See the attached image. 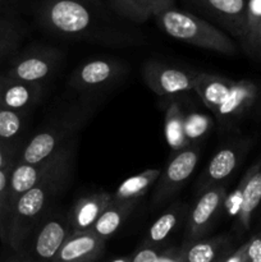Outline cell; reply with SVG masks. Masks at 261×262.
Masks as SVG:
<instances>
[{"instance_id":"1","label":"cell","mask_w":261,"mask_h":262,"mask_svg":"<svg viewBox=\"0 0 261 262\" xmlns=\"http://www.w3.org/2000/svg\"><path fill=\"white\" fill-rule=\"evenodd\" d=\"M73 163L74 154H72L50 176L15 201L10 214L5 241V246L9 251L19 253L33 230L53 210L55 200L68 186Z\"/></svg>"},{"instance_id":"2","label":"cell","mask_w":261,"mask_h":262,"mask_svg":"<svg viewBox=\"0 0 261 262\" xmlns=\"http://www.w3.org/2000/svg\"><path fill=\"white\" fill-rule=\"evenodd\" d=\"M37 15L46 31L61 37H89L102 22L95 0H44Z\"/></svg>"},{"instance_id":"3","label":"cell","mask_w":261,"mask_h":262,"mask_svg":"<svg viewBox=\"0 0 261 262\" xmlns=\"http://www.w3.org/2000/svg\"><path fill=\"white\" fill-rule=\"evenodd\" d=\"M155 18L161 30L176 40L224 55L237 53L235 43L224 31L192 13L171 7Z\"/></svg>"},{"instance_id":"4","label":"cell","mask_w":261,"mask_h":262,"mask_svg":"<svg viewBox=\"0 0 261 262\" xmlns=\"http://www.w3.org/2000/svg\"><path fill=\"white\" fill-rule=\"evenodd\" d=\"M89 115L87 107H78L41 128L22 146L17 163L38 164L58 155L69 143L78 140L79 129Z\"/></svg>"},{"instance_id":"5","label":"cell","mask_w":261,"mask_h":262,"mask_svg":"<svg viewBox=\"0 0 261 262\" xmlns=\"http://www.w3.org/2000/svg\"><path fill=\"white\" fill-rule=\"evenodd\" d=\"M71 232L68 214L60 210H51L33 230L18 255L23 262H53Z\"/></svg>"},{"instance_id":"6","label":"cell","mask_w":261,"mask_h":262,"mask_svg":"<svg viewBox=\"0 0 261 262\" xmlns=\"http://www.w3.org/2000/svg\"><path fill=\"white\" fill-rule=\"evenodd\" d=\"M261 205V156L246 170L232 193H228L224 212L235 219V232L243 235L251 228L253 216Z\"/></svg>"},{"instance_id":"7","label":"cell","mask_w":261,"mask_h":262,"mask_svg":"<svg viewBox=\"0 0 261 262\" xmlns=\"http://www.w3.org/2000/svg\"><path fill=\"white\" fill-rule=\"evenodd\" d=\"M255 141L251 137H241L229 141L216 151L196 182V193L216 186H224L237 171L248 155Z\"/></svg>"},{"instance_id":"8","label":"cell","mask_w":261,"mask_h":262,"mask_svg":"<svg viewBox=\"0 0 261 262\" xmlns=\"http://www.w3.org/2000/svg\"><path fill=\"white\" fill-rule=\"evenodd\" d=\"M227 196V184L212 187L199 194L196 202L189 206V211L184 222V242H193L207 237L216 220L224 212Z\"/></svg>"},{"instance_id":"9","label":"cell","mask_w":261,"mask_h":262,"mask_svg":"<svg viewBox=\"0 0 261 262\" xmlns=\"http://www.w3.org/2000/svg\"><path fill=\"white\" fill-rule=\"evenodd\" d=\"M201 148L199 145L187 146L183 150L171 154L156 182L158 186L153 199L155 206L170 200L186 184L199 164Z\"/></svg>"},{"instance_id":"10","label":"cell","mask_w":261,"mask_h":262,"mask_svg":"<svg viewBox=\"0 0 261 262\" xmlns=\"http://www.w3.org/2000/svg\"><path fill=\"white\" fill-rule=\"evenodd\" d=\"M58 49L33 46L13 59L5 74L31 83L42 84L55 72L61 59Z\"/></svg>"},{"instance_id":"11","label":"cell","mask_w":261,"mask_h":262,"mask_svg":"<svg viewBox=\"0 0 261 262\" xmlns=\"http://www.w3.org/2000/svg\"><path fill=\"white\" fill-rule=\"evenodd\" d=\"M77 140L64 147L58 155L38 164L15 163L9 173V201L13 209L15 201L22 194L37 186L41 181L50 176L68 156L76 152Z\"/></svg>"},{"instance_id":"12","label":"cell","mask_w":261,"mask_h":262,"mask_svg":"<svg viewBox=\"0 0 261 262\" xmlns=\"http://www.w3.org/2000/svg\"><path fill=\"white\" fill-rule=\"evenodd\" d=\"M197 73V71H188L155 60L147 61L142 68L145 83L159 96H173L193 91Z\"/></svg>"},{"instance_id":"13","label":"cell","mask_w":261,"mask_h":262,"mask_svg":"<svg viewBox=\"0 0 261 262\" xmlns=\"http://www.w3.org/2000/svg\"><path fill=\"white\" fill-rule=\"evenodd\" d=\"M260 86L251 79L234 81L232 90L220 106L215 110V119L223 129H232L256 106Z\"/></svg>"},{"instance_id":"14","label":"cell","mask_w":261,"mask_h":262,"mask_svg":"<svg viewBox=\"0 0 261 262\" xmlns=\"http://www.w3.org/2000/svg\"><path fill=\"white\" fill-rule=\"evenodd\" d=\"M122 61L97 58L79 64L69 77V86L77 91H94L109 86L124 73Z\"/></svg>"},{"instance_id":"15","label":"cell","mask_w":261,"mask_h":262,"mask_svg":"<svg viewBox=\"0 0 261 262\" xmlns=\"http://www.w3.org/2000/svg\"><path fill=\"white\" fill-rule=\"evenodd\" d=\"M201 10L233 37L241 40L245 33L248 0H187Z\"/></svg>"},{"instance_id":"16","label":"cell","mask_w":261,"mask_h":262,"mask_svg":"<svg viewBox=\"0 0 261 262\" xmlns=\"http://www.w3.org/2000/svg\"><path fill=\"white\" fill-rule=\"evenodd\" d=\"M44 86L14 78L3 73L0 76V107L26 113L40 102Z\"/></svg>"},{"instance_id":"17","label":"cell","mask_w":261,"mask_h":262,"mask_svg":"<svg viewBox=\"0 0 261 262\" xmlns=\"http://www.w3.org/2000/svg\"><path fill=\"white\" fill-rule=\"evenodd\" d=\"M105 243L91 230L71 232L53 262H95L104 253Z\"/></svg>"},{"instance_id":"18","label":"cell","mask_w":261,"mask_h":262,"mask_svg":"<svg viewBox=\"0 0 261 262\" xmlns=\"http://www.w3.org/2000/svg\"><path fill=\"white\" fill-rule=\"evenodd\" d=\"M113 201V193L97 192L83 196L76 201L68 214V222L72 232L91 230L102 212Z\"/></svg>"},{"instance_id":"19","label":"cell","mask_w":261,"mask_h":262,"mask_svg":"<svg viewBox=\"0 0 261 262\" xmlns=\"http://www.w3.org/2000/svg\"><path fill=\"white\" fill-rule=\"evenodd\" d=\"M181 247L186 262H220L235 248L234 239L229 234L183 242Z\"/></svg>"},{"instance_id":"20","label":"cell","mask_w":261,"mask_h":262,"mask_svg":"<svg viewBox=\"0 0 261 262\" xmlns=\"http://www.w3.org/2000/svg\"><path fill=\"white\" fill-rule=\"evenodd\" d=\"M188 211L189 205L184 202H176L169 206L148 228L142 242L143 245L164 247L166 239L178 229L182 223L186 222Z\"/></svg>"},{"instance_id":"21","label":"cell","mask_w":261,"mask_h":262,"mask_svg":"<svg viewBox=\"0 0 261 262\" xmlns=\"http://www.w3.org/2000/svg\"><path fill=\"white\" fill-rule=\"evenodd\" d=\"M233 84L234 81L227 77L199 72L194 79L193 91L201 99L205 106L214 113L228 96Z\"/></svg>"},{"instance_id":"22","label":"cell","mask_w":261,"mask_h":262,"mask_svg":"<svg viewBox=\"0 0 261 262\" xmlns=\"http://www.w3.org/2000/svg\"><path fill=\"white\" fill-rule=\"evenodd\" d=\"M110 3L118 14L140 23L173 7V0H110Z\"/></svg>"},{"instance_id":"23","label":"cell","mask_w":261,"mask_h":262,"mask_svg":"<svg viewBox=\"0 0 261 262\" xmlns=\"http://www.w3.org/2000/svg\"><path fill=\"white\" fill-rule=\"evenodd\" d=\"M136 204L137 202H122L113 200L101 216L95 223L91 232L101 239L107 241L122 228L127 217L135 209Z\"/></svg>"},{"instance_id":"24","label":"cell","mask_w":261,"mask_h":262,"mask_svg":"<svg viewBox=\"0 0 261 262\" xmlns=\"http://www.w3.org/2000/svg\"><path fill=\"white\" fill-rule=\"evenodd\" d=\"M160 174L161 169H147L125 179L115 189L113 200L122 202H137L158 182Z\"/></svg>"},{"instance_id":"25","label":"cell","mask_w":261,"mask_h":262,"mask_svg":"<svg viewBox=\"0 0 261 262\" xmlns=\"http://www.w3.org/2000/svg\"><path fill=\"white\" fill-rule=\"evenodd\" d=\"M164 135L173 152L189 146L184 135V112L179 102L171 101L166 107L164 118Z\"/></svg>"},{"instance_id":"26","label":"cell","mask_w":261,"mask_h":262,"mask_svg":"<svg viewBox=\"0 0 261 262\" xmlns=\"http://www.w3.org/2000/svg\"><path fill=\"white\" fill-rule=\"evenodd\" d=\"M27 124L26 113L0 107V141L18 146Z\"/></svg>"},{"instance_id":"27","label":"cell","mask_w":261,"mask_h":262,"mask_svg":"<svg viewBox=\"0 0 261 262\" xmlns=\"http://www.w3.org/2000/svg\"><path fill=\"white\" fill-rule=\"evenodd\" d=\"M212 120L202 113L192 112L184 114V135L188 145H197L211 129Z\"/></svg>"},{"instance_id":"28","label":"cell","mask_w":261,"mask_h":262,"mask_svg":"<svg viewBox=\"0 0 261 262\" xmlns=\"http://www.w3.org/2000/svg\"><path fill=\"white\" fill-rule=\"evenodd\" d=\"M10 169L0 170V239H2L3 245H5V241H7L8 225H9L10 214H12L9 201Z\"/></svg>"},{"instance_id":"29","label":"cell","mask_w":261,"mask_h":262,"mask_svg":"<svg viewBox=\"0 0 261 262\" xmlns=\"http://www.w3.org/2000/svg\"><path fill=\"white\" fill-rule=\"evenodd\" d=\"M20 41V30L14 22L0 18V60L12 53Z\"/></svg>"},{"instance_id":"30","label":"cell","mask_w":261,"mask_h":262,"mask_svg":"<svg viewBox=\"0 0 261 262\" xmlns=\"http://www.w3.org/2000/svg\"><path fill=\"white\" fill-rule=\"evenodd\" d=\"M261 27V0H248L247 9H246V23H245V33L243 38L248 37L253 32Z\"/></svg>"},{"instance_id":"31","label":"cell","mask_w":261,"mask_h":262,"mask_svg":"<svg viewBox=\"0 0 261 262\" xmlns=\"http://www.w3.org/2000/svg\"><path fill=\"white\" fill-rule=\"evenodd\" d=\"M20 146L10 145V143L0 141V170L13 168L18 160Z\"/></svg>"},{"instance_id":"32","label":"cell","mask_w":261,"mask_h":262,"mask_svg":"<svg viewBox=\"0 0 261 262\" xmlns=\"http://www.w3.org/2000/svg\"><path fill=\"white\" fill-rule=\"evenodd\" d=\"M243 50L255 60L261 61V27L256 32L241 41Z\"/></svg>"},{"instance_id":"33","label":"cell","mask_w":261,"mask_h":262,"mask_svg":"<svg viewBox=\"0 0 261 262\" xmlns=\"http://www.w3.org/2000/svg\"><path fill=\"white\" fill-rule=\"evenodd\" d=\"M161 247H154V246L141 243L140 247L129 256L130 262H156Z\"/></svg>"},{"instance_id":"34","label":"cell","mask_w":261,"mask_h":262,"mask_svg":"<svg viewBox=\"0 0 261 262\" xmlns=\"http://www.w3.org/2000/svg\"><path fill=\"white\" fill-rule=\"evenodd\" d=\"M247 262H261V232L247 239Z\"/></svg>"},{"instance_id":"35","label":"cell","mask_w":261,"mask_h":262,"mask_svg":"<svg viewBox=\"0 0 261 262\" xmlns=\"http://www.w3.org/2000/svg\"><path fill=\"white\" fill-rule=\"evenodd\" d=\"M156 262H186L182 252V247L176 246H168V247H161L159 253L158 261Z\"/></svg>"},{"instance_id":"36","label":"cell","mask_w":261,"mask_h":262,"mask_svg":"<svg viewBox=\"0 0 261 262\" xmlns=\"http://www.w3.org/2000/svg\"><path fill=\"white\" fill-rule=\"evenodd\" d=\"M220 262H247V241L224 256Z\"/></svg>"},{"instance_id":"37","label":"cell","mask_w":261,"mask_h":262,"mask_svg":"<svg viewBox=\"0 0 261 262\" xmlns=\"http://www.w3.org/2000/svg\"><path fill=\"white\" fill-rule=\"evenodd\" d=\"M0 262H23V258L20 257V256L18 255V253L12 252V251H10L9 255H8L7 257L3 258V260L0 261Z\"/></svg>"},{"instance_id":"38","label":"cell","mask_w":261,"mask_h":262,"mask_svg":"<svg viewBox=\"0 0 261 262\" xmlns=\"http://www.w3.org/2000/svg\"><path fill=\"white\" fill-rule=\"evenodd\" d=\"M255 114H256V118H257L258 120H261V91H260V96H258V100H257V104H256L255 106Z\"/></svg>"},{"instance_id":"39","label":"cell","mask_w":261,"mask_h":262,"mask_svg":"<svg viewBox=\"0 0 261 262\" xmlns=\"http://www.w3.org/2000/svg\"><path fill=\"white\" fill-rule=\"evenodd\" d=\"M107 262H130V257H117V258H113V260L107 261Z\"/></svg>"},{"instance_id":"40","label":"cell","mask_w":261,"mask_h":262,"mask_svg":"<svg viewBox=\"0 0 261 262\" xmlns=\"http://www.w3.org/2000/svg\"><path fill=\"white\" fill-rule=\"evenodd\" d=\"M0 3H2V0H0Z\"/></svg>"}]
</instances>
